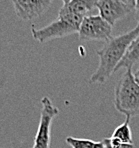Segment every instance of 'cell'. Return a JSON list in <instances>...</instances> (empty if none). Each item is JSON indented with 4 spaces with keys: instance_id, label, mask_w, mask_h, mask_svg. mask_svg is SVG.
<instances>
[{
    "instance_id": "5b68a950",
    "label": "cell",
    "mask_w": 139,
    "mask_h": 148,
    "mask_svg": "<svg viewBox=\"0 0 139 148\" xmlns=\"http://www.w3.org/2000/svg\"><path fill=\"white\" fill-rule=\"evenodd\" d=\"M112 26L100 15H90L82 20L78 35L80 40L107 41L111 38Z\"/></svg>"
},
{
    "instance_id": "7a4b0ae2",
    "label": "cell",
    "mask_w": 139,
    "mask_h": 148,
    "mask_svg": "<svg viewBox=\"0 0 139 148\" xmlns=\"http://www.w3.org/2000/svg\"><path fill=\"white\" fill-rule=\"evenodd\" d=\"M114 105L117 111L128 117L139 115V84L131 69L122 74L114 89Z\"/></svg>"
},
{
    "instance_id": "4fadbf2b",
    "label": "cell",
    "mask_w": 139,
    "mask_h": 148,
    "mask_svg": "<svg viewBox=\"0 0 139 148\" xmlns=\"http://www.w3.org/2000/svg\"><path fill=\"white\" fill-rule=\"evenodd\" d=\"M134 10H135V17H136V19H137V22L139 24V0H135Z\"/></svg>"
},
{
    "instance_id": "ba28073f",
    "label": "cell",
    "mask_w": 139,
    "mask_h": 148,
    "mask_svg": "<svg viewBox=\"0 0 139 148\" xmlns=\"http://www.w3.org/2000/svg\"><path fill=\"white\" fill-rule=\"evenodd\" d=\"M97 1L98 0H72L69 3L63 4L58 15L70 14L85 18L97 9Z\"/></svg>"
},
{
    "instance_id": "277c9868",
    "label": "cell",
    "mask_w": 139,
    "mask_h": 148,
    "mask_svg": "<svg viewBox=\"0 0 139 148\" xmlns=\"http://www.w3.org/2000/svg\"><path fill=\"white\" fill-rule=\"evenodd\" d=\"M41 114L37 133L35 135L34 148H49L52 121L59 113L58 108L52 103L50 98L43 97L41 100Z\"/></svg>"
},
{
    "instance_id": "9a60e30c",
    "label": "cell",
    "mask_w": 139,
    "mask_h": 148,
    "mask_svg": "<svg viewBox=\"0 0 139 148\" xmlns=\"http://www.w3.org/2000/svg\"><path fill=\"white\" fill-rule=\"evenodd\" d=\"M121 1H123L124 3L128 4V5L132 6V7H134V5H135V0H121Z\"/></svg>"
},
{
    "instance_id": "8992f818",
    "label": "cell",
    "mask_w": 139,
    "mask_h": 148,
    "mask_svg": "<svg viewBox=\"0 0 139 148\" xmlns=\"http://www.w3.org/2000/svg\"><path fill=\"white\" fill-rule=\"evenodd\" d=\"M134 7L121 0H98L97 10L99 15L113 27L115 23L132 12Z\"/></svg>"
},
{
    "instance_id": "e0dca14e",
    "label": "cell",
    "mask_w": 139,
    "mask_h": 148,
    "mask_svg": "<svg viewBox=\"0 0 139 148\" xmlns=\"http://www.w3.org/2000/svg\"><path fill=\"white\" fill-rule=\"evenodd\" d=\"M62 2H63L64 4H67V3H69L70 1H72V0H61Z\"/></svg>"
},
{
    "instance_id": "5bb4252c",
    "label": "cell",
    "mask_w": 139,
    "mask_h": 148,
    "mask_svg": "<svg viewBox=\"0 0 139 148\" xmlns=\"http://www.w3.org/2000/svg\"><path fill=\"white\" fill-rule=\"evenodd\" d=\"M92 148H105V146H104L103 142L100 141V142H94V145H93Z\"/></svg>"
},
{
    "instance_id": "2e32d148",
    "label": "cell",
    "mask_w": 139,
    "mask_h": 148,
    "mask_svg": "<svg viewBox=\"0 0 139 148\" xmlns=\"http://www.w3.org/2000/svg\"><path fill=\"white\" fill-rule=\"evenodd\" d=\"M133 76H134V79H135V81L139 84V67H138L137 70H136L135 72H134Z\"/></svg>"
},
{
    "instance_id": "30bf717a",
    "label": "cell",
    "mask_w": 139,
    "mask_h": 148,
    "mask_svg": "<svg viewBox=\"0 0 139 148\" xmlns=\"http://www.w3.org/2000/svg\"><path fill=\"white\" fill-rule=\"evenodd\" d=\"M129 122H130V117L126 116V119H125L124 123L121 124L120 126H118V127L114 130L111 138H113L115 140L119 141V142H121V143L133 144Z\"/></svg>"
},
{
    "instance_id": "3957f363",
    "label": "cell",
    "mask_w": 139,
    "mask_h": 148,
    "mask_svg": "<svg viewBox=\"0 0 139 148\" xmlns=\"http://www.w3.org/2000/svg\"><path fill=\"white\" fill-rule=\"evenodd\" d=\"M83 19L76 15H58V18L49 25L39 29L32 28V36L40 43H45L52 39L63 38L70 34L78 33Z\"/></svg>"
},
{
    "instance_id": "8fae6325",
    "label": "cell",
    "mask_w": 139,
    "mask_h": 148,
    "mask_svg": "<svg viewBox=\"0 0 139 148\" xmlns=\"http://www.w3.org/2000/svg\"><path fill=\"white\" fill-rule=\"evenodd\" d=\"M95 141L83 138H75V137H67L66 143L72 148H92Z\"/></svg>"
},
{
    "instance_id": "52a82bcc",
    "label": "cell",
    "mask_w": 139,
    "mask_h": 148,
    "mask_svg": "<svg viewBox=\"0 0 139 148\" xmlns=\"http://www.w3.org/2000/svg\"><path fill=\"white\" fill-rule=\"evenodd\" d=\"M53 0H12L15 14L24 21L40 17L50 7Z\"/></svg>"
},
{
    "instance_id": "9c48e42d",
    "label": "cell",
    "mask_w": 139,
    "mask_h": 148,
    "mask_svg": "<svg viewBox=\"0 0 139 148\" xmlns=\"http://www.w3.org/2000/svg\"><path fill=\"white\" fill-rule=\"evenodd\" d=\"M139 62V35L132 40V42L130 43V45L128 46L126 50V53L123 56L122 60L119 62V64L117 65V67L115 68V71H118L120 68H126L131 69L134 66V64Z\"/></svg>"
},
{
    "instance_id": "ac0fdd59",
    "label": "cell",
    "mask_w": 139,
    "mask_h": 148,
    "mask_svg": "<svg viewBox=\"0 0 139 148\" xmlns=\"http://www.w3.org/2000/svg\"><path fill=\"white\" fill-rule=\"evenodd\" d=\"M33 148H34V147H33Z\"/></svg>"
},
{
    "instance_id": "6da1fadb",
    "label": "cell",
    "mask_w": 139,
    "mask_h": 148,
    "mask_svg": "<svg viewBox=\"0 0 139 148\" xmlns=\"http://www.w3.org/2000/svg\"><path fill=\"white\" fill-rule=\"evenodd\" d=\"M138 35L139 24L126 33L111 37L105 41L103 47L96 51V54L99 56V65L95 72L91 75L89 82L99 84L105 83L106 80L115 71L119 62L122 60L130 43Z\"/></svg>"
},
{
    "instance_id": "7c38bea8",
    "label": "cell",
    "mask_w": 139,
    "mask_h": 148,
    "mask_svg": "<svg viewBox=\"0 0 139 148\" xmlns=\"http://www.w3.org/2000/svg\"><path fill=\"white\" fill-rule=\"evenodd\" d=\"M105 148H133V144H126V143H121L119 141L115 140L113 138H104L102 140Z\"/></svg>"
}]
</instances>
